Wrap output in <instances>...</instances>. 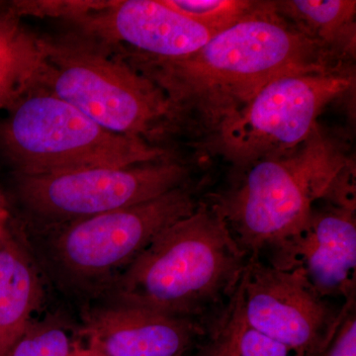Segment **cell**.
<instances>
[{
	"label": "cell",
	"instance_id": "6",
	"mask_svg": "<svg viewBox=\"0 0 356 356\" xmlns=\"http://www.w3.org/2000/svg\"><path fill=\"white\" fill-rule=\"evenodd\" d=\"M355 83L348 65L277 77L225 121L204 146L242 168L287 153L313 133L327 105Z\"/></svg>",
	"mask_w": 356,
	"mask_h": 356
},
{
	"label": "cell",
	"instance_id": "21",
	"mask_svg": "<svg viewBox=\"0 0 356 356\" xmlns=\"http://www.w3.org/2000/svg\"><path fill=\"white\" fill-rule=\"evenodd\" d=\"M203 356H224V355H222L220 348H218L216 343H213L211 344L209 350H208L207 353H206Z\"/></svg>",
	"mask_w": 356,
	"mask_h": 356
},
{
	"label": "cell",
	"instance_id": "11",
	"mask_svg": "<svg viewBox=\"0 0 356 356\" xmlns=\"http://www.w3.org/2000/svg\"><path fill=\"white\" fill-rule=\"evenodd\" d=\"M266 250L267 264L297 276L320 298H355L353 206L325 203L322 208L315 207L301 228Z\"/></svg>",
	"mask_w": 356,
	"mask_h": 356
},
{
	"label": "cell",
	"instance_id": "10",
	"mask_svg": "<svg viewBox=\"0 0 356 356\" xmlns=\"http://www.w3.org/2000/svg\"><path fill=\"white\" fill-rule=\"evenodd\" d=\"M250 327L308 356L334 322L325 300L291 273L248 259L234 294Z\"/></svg>",
	"mask_w": 356,
	"mask_h": 356
},
{
	"label": "cell",
	"instance_id": "14",
	"mask_svg": "<svg viewBox=\"0 0 356 356\" xmlns=\"http://www.w3.org/2000/svg\"><path fill=\"white\" fill-rule=\"evenodd\" d=\"M44 63V38L28 31L9 6L0 9V112L37 88Z\"/></svg>",
	"mask_w": 356,
	"mask_h": 356
},
{
	"label": "cell",
	"instance_id": "2",
	"mask_svg": "<svg viewBox=\"0 0 356 356\" xmlns=\"http://www.w3.org/2000/svg\"><path fill=\"white\" fill-rule=\"evenodd\" d=\"M355 177L343 143L318 125L291 151L250 165L213 206L250 259L301 228L321 201L355 207Z\"/></svg>",
	"mask_w": 356,
	"mask_h": 356
},
{
	"label": "cell",
	"instance_id": "15",
	"mask_svg": "<svg viewBox=\"0 0 356 356\" xmlns=\"http://www.w3.org/2000/svg\"><path fill=\"white\" fill-rule=\"evenodd\" d=\"M274 3L281 15L309 38L346 60L355 57V0H287Z\"/></svg>",
	"mask_w": 356,
	"mask_h": 356
},
{
	"label": "cell",
	"instance_id": "9",
	"mask_svg": "<svg viewBox=\"0 0 356 356\" xmlns=\"http://www.w3.org/2000/svg\"><path fill=\"white\" fill-rule=\"evenodd\" d=\"M199 203L186 184L147 202L65 224L55 243L60 264L81 280H97L127 266L163 229Z\"/></svg>",
	"mask_w": 356,
	"mask_h": 356
},
{
	"label": "cell",
	"instance_id": "7",
	"mask_svg": "<svg viewBox=\"0 0 356 356\" xmlns=\"http://www.w3.org/2000/svg\"><path fill=\"white\" fill-rule=\"evenodd\" d=\"M189 170L170 158L125 168L16 175L18 197L44 221L69 224L158 198L186 184Z\"/></svg>",
	"mask_w": 356,
	"mask_h": 356
},
{
	"label": "cell",
	"instance_id": "16",
	"mask_svg": "<svg viewBox=\"0 0 356 356\" xmlns=\"http://www.w3.org/2000/svg\"><path fill=\"white\" fill-rule=\"evenodd\" d=\"M229 306L224 324L214 341L224 356H305L250 327L235 296Z\"/></svg>",
	"mask_w": 356,
	"mask_h": 356
},
{
	"label": "cell",
	"instance_id": "18",
	"mask_svg": "<svg viewBox=\"0 0 356 356\" xmlns=\"http://www.w3.org/2000/svg\"><path fill=\"white\" fill-rule=\"evenodd\" d=\"M77 346L69 332L56 323H30L7 356H72Z\"/></svg>",
	"mask_w": 356,
	"mask_h": 356
},
{
	"label": "cell",
	"instance_id": "13",
	"mask_svg": "<svg viewBox=\"0 0 356 356\" xmlns=\"http://www.w3.org/2000/svg\"><path fill=\"white\" fill-rule=\"evenodd\" d=\"M41 298L38 273L11 233L0 245V356L24 334Z\"/></svg>",
	"mask_w": 356,
	"mask_h": 356
},
{
	"label": "cell",
	"instance_id": "20",
	"mask_svg": "<svg viewBox=\"0 0 356 356\" xmlns=\"http://www.w3.org/2000/svg\"><path fill=\"white\" fill-rule=\"evenodd\" d=\"M10 219L11 214L8 203L0 188V245L11 234Z\"/></svg>",
	"mask_w": 356,
	"mask_h": 356
},
{
	"label": "cell",
	"instance_id": "3",
	"mask_svg": "<svg viewBox=\"0 0 356 356\" xmlns=\"http://www.w3.org/2000/svg\"><path fill=\"white\" fill-rule=\"evenodd\" d=\"M248 257L214 206L163 229L116 280V303L170 317L202 316L235 294Z\"/></svg>",
	"mask_w": 356,
	"mask_h": 356
},
{
	"label": "cell",
	"instance_id": "1",
	"mask_svg": "<svg viewBox=\"0 0 356 356\" xmlns=\"http://www.w3.org/2000/svg\"><path fill=\"white\" fill-rule=\"evenodd\" d=\"M129 63L163 89L173 132L188 131L201 143L273 79L348 65L300 32L274 1H259L243 20L188 57L158 60L134 54Z\"/></svg>",
	"mask_w": 356,
	"mask_h": 356
},
{
	"label": "cell",
	"instance_id": "12",
	"mask_svg": "<svg viewBox=\"0 0 356 356\" xmlns=\"http://www.w3.org/2000/svg\"><path fill=\"white\" fill-rule=\"evenodd\" d=\"M203 334L191 318L115 303L89 314L72 356H186Z\"/></svg>",
	"mask_w": 356,
	"mask_h": 356
},
{
	"label": "cell",
	"instance_id": "8",
	"mask_svg": "<svg viewBox=\"0 0 356 356\" xmlns=\"http://www.w3.org/2000/svg\"><path fill=\"white\" fill-rule=\"evenodd\" d=\"M19 9L22 15L69 21L96 44H128L158 60L188 57L217 35L163 0L21 1Z\"/></svg>",
	"mask_w": 356,
	"mask_h": 356
},
{
	"label": "cell",
	"instance_id": "4",
	"mask_svg": "<svg viewBox=\"0 0 356 356\" xmlns=\"http://www.w3.org/2000/svg\"><path fill=\"white\" fill-rule=\"evenodd\" d=\"M37 88L57 96L109 132L154 140L173 132L163 89L124 58L88 40L44 38Z\"/></svg>",
	"mask_w": 356,
	"mask_h": 356
},
{
	"label": "cell",
	"instance_id": "17",
	"mask_svg": "<svg viewBox=\"0 0 356 356\" xmlns=\"http://www.w3.org/2000/svg\"><path fill=\"white\" fill-rule=\"evenodd\" d=\"M163 2L216 34L240 22L259 3L248 0H163Z\"/></svg>",
	"mask_w": 356,
	"mask_h": 356
},
{
	"label": "cell",
	"instance_id": "19",
	"mask_svg": "<svg viewBox=\"0 0 356 356\" xmlns=\"http://www.w3.org/2000/svg\"><path fill=\"white\" fill-rule=\"evenodd\" d=\"M308 356H356L355 298L344 302L322 343Z\"/></svg>",
	"mask_w": 356,
	"mask_h": 356
},
{
	"label": "cell",
	"instance_id": "5",
	"mask_svg": "<svg viewBox=\"0 0 356 356\" xmlns=\"http://www.w3.org/2000/svg\"><path fill=\"white\" fill-rule=\"evenodd\" d=\"M6 112L0 125V146L16 175L125 168L168 158L156 145L109 132L42 88L26 93Z\"/></svg>",
	"mask_w": 356,
	"mask_h": 356
}]
</instances>
